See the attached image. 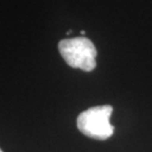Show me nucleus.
<instances>
[{"instance_id": "1", "label": "nucleus", "mask_w": 152, "mask_h": 152, "mask_svg": "<svg viewBox=\"0 0 152 152\" xmlns=\"http://www.w3.org/2000/svg\"><path fill=\"white\" fill-rule=\"evenodd\" d=\"M59 52L71 68L90 72L96 68L97 50L89 38L85 36L66 38L59 42Z\"/></svg>"}, {"instance_id": "2", "label": "nucleus", "mask_w": 152, "mask_h": 152, "mask_svg": "<svg viewBox=\"0 0 152 152\" xmlns=\"http://www.w3.org/2000/svg\"><path fill=\"white\" fill-rule=\"evenodd\" d=\"M112 113L113 107L110 105L90 107L78 116V130L95 140H107L114 134V126L109 122Z\"/></svg>"}, {"instance_id": "4", "label": "nucleus", "mask_w": 152, "mask_h": 152, "mask_svg": "<svg viewBox=\"0 0 152 152\" xmlns=\"http://www.w3.org/2000/svg\"><path fill=\"white\" fill-rule=\"evenodd\" d=\"M0 152H2V150H1V149H0Z\"/></svg>"}, {"instance_id": "3", "label": "nucleus", "mask_w": 152, "mask_h": 152, "mask_svg": "<svg viewBox=\"0 0 152 152\" xmlns=\"http://www.w3.org/2000/svg\"><path fill=\"white\" fill-rule=\"evenodd\" d=\"M80 34H81V35H86V32H85V31H81Z\"/></svg>"}]
</instances>
